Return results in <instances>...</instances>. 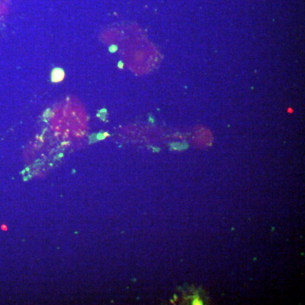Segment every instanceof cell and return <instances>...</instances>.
Returning <instances> with one entry per match:
<instances>
[{
  "instance_id": "1",
  "label": "cell",
  "mask_w": 305,
  "mask_h": 305,
  "mask_svg": "<svg viewBox=\"0 0 305 305\" xmlns=\"http://www.w3.org/2000/svg\"><path fill=\"white\" fill-rule=\"evenodd\" d=\"M188 148V144L186 142H173L170 144V149L171 150H176V151H182Z\"/></svg>"
},
{
  "instance_id": "2",
  "label": "cell",
  "mask_w": 305,
  "mask_h": 305,
  "mask_svg": "<svg viewBox=\"0 0 305 305\" xmlns=\"http://www.w3.org/2000/svg\"><path fill=\"white\" fill-rule=\"evenodd\" d=\"M192 304L193 305L203 304V302H202V301H201L199 298H196V299H194L193 300H192Z\"/></svg>"
}]
</instances>
